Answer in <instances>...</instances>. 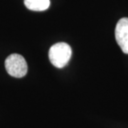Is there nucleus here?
I'll return each instance as SVG.
<instances>
[{
  "instance_id": "obj_1",
  "label": "nucleus",
  "mask_w": 128,
  "mask_h": 128,
  "mask_svg": "<svg viewBox=\"0 0 128 128\" xmlns=\"http://www.w3.org/2000/svg\"><path fill=\"white\" fill-rule=\"evenodd\" d=\"M48 57L53 66L62 68L68 63L72 57V48L66 42H58L51 47Z\"/></svg>"
},
{
  "instance_id": "obj_2",
  "label": "nucleus",
  "mask_w": 128,
  "mask_h": 128,
  "mask_svg": "<svg viewBox=\"0 0 128 128\" xmlns=\"http://www.w3.org/2000/svg\"><path fill=\"white\" fill-rule=\"evenodd\" d=\"M5 68L8 73L14 78H20L28 72V64L22 56L14 53L5 60Z\"/></svg>"
},
{
  "instance_id": "obj_3",
  "label": "nucleus",
  "mask_w": 128,
  "mask_h": 128,
  "mask_svg": "<svg viewBox=\"0 0 128 128\" xmlns=\"http://www.w3.org/2000/svg\"><path fill=\"white\" fill-rule=\"evenodd\" d=\"M115 37L122 52L128 54V18H123L118 21L115 29Z\"/></svg>"
},
{
  "instance_id": "obj_4",
  "label": "nucleus",
  "mask_w": 128,
  "mask_h": 128,
  "mask_svg": "<svg viewBox=\"0 0 128 128\" xmlns=\"http://www.w3.org/2000/svg\"><path fill=\"white\" fill-rule=\"evenodd\" d=\"M24 4L27 8L32 11H45L50 6L49 0H24Z\"/></svg>"
}]
</instances>
